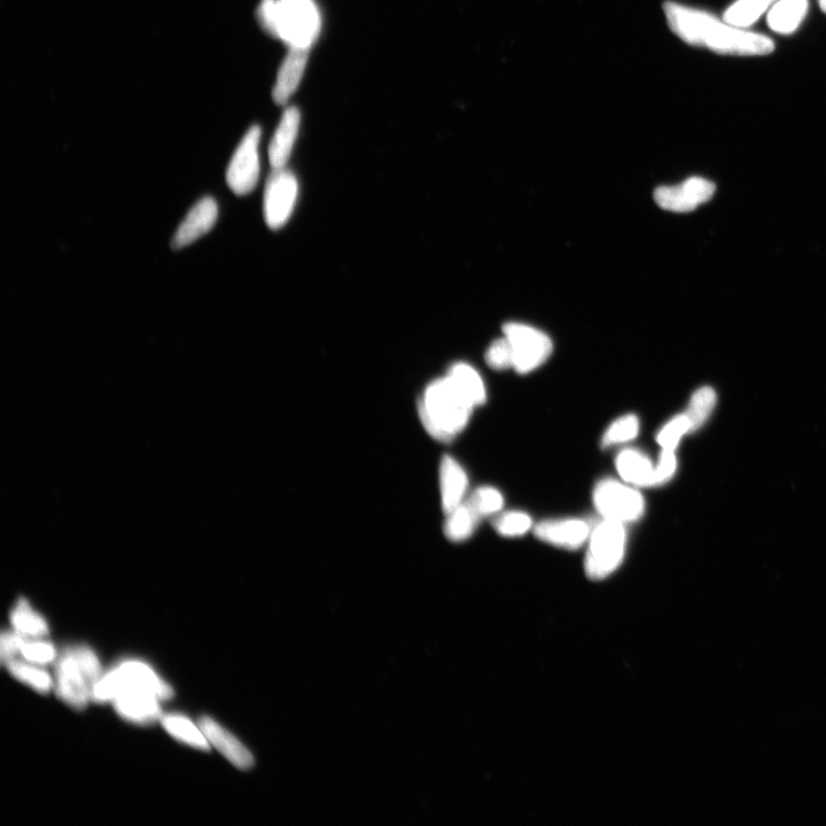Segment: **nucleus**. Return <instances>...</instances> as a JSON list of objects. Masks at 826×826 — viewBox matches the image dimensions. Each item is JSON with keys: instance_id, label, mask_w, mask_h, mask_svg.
<instances>
[{"instance_id": "nucleus-10", "label": "nucleus", "mask_w": 826, "mask_h": 826, "mask_svg": "<svg viewBox=\"0 0 826 826\" xmlns=\"http://www.w3.org/2000/svg\"><path fill=\"white\" fill-rule=\"evenodd\" d=\"M298 193V181L290 170L272 171L264 192V216L269 228L280 229L290 220Z\"/></svg>"}, {"instance_id": "nucleus-27", "label": "nucleus", "mask_w": 826, "mask_h": 826, "mask_svg": "<svg viewBox=\"0 0 826 826\" xmlns=\"http://www.w3.org/2000/svg\"><path fill=\"white\" fill-rule=\"evenodd\" d=\"M638 433H640V419L633 413L622 416L607 428L602 438V447L607 449L635 440Z\"/></svg>"}, {"instance_id": "nucleus-1", "label": "nucleus", "mask_w": 826, "mask_h": 826, "mask_svg": "<svg viewBox=\"0 0 826 826\" xmlns=\"http://www.w3.org/2000/svg\"><path fill=\"white\" fill-rule=\"evenodd\" d=\"M664 10L669 28L690 45L728 56H766L775 50L769 37L731 26L711 13L673 2Z\"/></svg>"}, {"instance_id": "nucleus-7", "label": "nucleus", "mask_w": 826, "mask_h": 826, "mask_svg": "<svg viewBox=\"0 0 826 826\" xmlns=\"http://www.w3.org/2000/svg\"><path fill=\"white\" fill-rule=\"evenodd\" d=\"M592 501L602 519L623 525L640 521L646 509L644 497L636 487L614 479L599 481L592 493Z\"/></svg>"}, {"instance_id": "nucleus-31", "label": "nucleus", "mask_w": 826, "mask_h": 826, "mask_svg": "<svg viewBox=\"0 0 826 826\" xmlns=\"http://www.w3.org/2000/svg\"><path fill=\"white\" fill-rule=\"evenodd\" d=\"M691 431L689 419L685 413L676 416L668 424L661 428L657 435V442L664 450H674L679 446L683 435Z\"/></svg>"}, {"instance_id": "nucleus-4", "label": "nucleus", "mask_w": 826, "mask_h": 826, "mask_svg": "<svg viewBox=\"0 0 826 826\" xmlns=\"http://www.w3.org/2000/svg\"><path fill=\"white\" fill-rule=\"evenodd\" d=\"M628 543L627 525L602 519L592 527L584 570L591 580L609 578L622 565Z\"/></svg>"}, {"instance_id": "nucleus-23", "label": "nucleus", "mask_w": 826, "mask_h": 826, "mask_svg": "<svg viewBox=\"0 0 826 826\" xmlns=\"http://www.w3.org/2000/svg\"><path fill=\"white\" fill-rule=\"evenodd\" d=\"M162 726L170 736L186 745L198 748L201 751H209L210 743L200 726H196L183 715L168 714L161 718Z\"/></svg>"}, {"instance_id": "nucleus-26", "label": "nucleus", "mask_w": 826, "mask_h": 826, "mask_svg": "<svg viewBox=\"0 0 826 826\" xmlns=\"http://www.w3.org/2000/svg\"><path fill=\"white\" fill-rule=\"evenodd\" d=\"M6 666L15 679L29 685L37 692L48 693L53 687L49 673L31 662L14 659Z\"/></svg>"}, {"instance_id": "nucleus-35", "label": "nucleus", "mask_w": 826, "mask_h": 826, "mask_svg": "<svg viewBox=\"0 0 826 826\" xmlns=\"http://www.w3.org/2000/svg\"><path fill=\"white\" fill-rule=\"evenodd\" d=\"M28 637L22 636L13 630H4L2 633V642H0V656L4 665L9 664L15 657L19 656L21 646Z\"/></svg>"}, {"instance_id": "nucleus-16", "label": "nucleus", "mask_w": 826, "mask_h": 826, "mask_svg": "<svg viewBox=\"0 0 826 826\" xmlns=\"http://www.w3.org/2000/svg\"><path fill=\"white\" fill-rule=\"evenodd\" d=\"M301 114L298 108H287L278 124L269 146V160L272 169H282L291 158L296 138L299 135Z\"/></svg>"}, {"instance_id": "nucleus-22", "label": "nucleus", "mask_w": 826, "mask_h": 826, "mask_svg": "<svg viewBox=\"0 0 826 826\" xmlns=\"http://www.w3.org/2000/svg\"><path fill=\"white\" fill-rule=\"evenodd\" d=\"M447 377L475 408L486 403L485 383H483L479 372L473 369L471 365L457 363L451 366Z\"/></svg>"}, {"instance_id": "nucleus-29", "label": "nucleus", "mask_w": 826, "mask_h": 826, "mask_svg": "<svg viewBox=\"0 0 826 826\" xmlns=\"http://www.w3.org/2000/svg\"><path fill=\"white\" fill-rule=\"evenodd\" d=\"M495 531L509 539L521 537L534 529V521L528 513L509 511L500 514L493 522Z\"/></svg>"}, {"instance_id": "nucleus-18", "label": "nucleus", "mask_w": 826, "mask_h": 826, "mask_svg": "<svg viewBox=\"0 0 826 826\" xmlns=\"http://www.w3.org/2000/svg\"><path fill=\"white\" fill-rule=\"evenodd\" d=\"M308 49L291 48L280 67L274 92L275 103L285 105L298 90L309 59Z\"/></svg>"}, {"instance_id": "nucleus-25", "label": "nucleus", "mask_w": 826, "mask_h": 826, "mask_svg": "<svg viewBox=\"0 0 826 826\" xmlns=\"http://www.w3.org/2000/svg\"><path fill=\"white\" fill-rule=\"evenodd\" d=\"M11 622L17 633L28 638H42L49 634V626L27 600L20 599L11 613Z\"/></svg>"}, {"instance_id": "nucleus-32", "label": "nucleus", "mask_w": 826, "mask_h": 826, "mask_svg": "<svg viewBox=\"0 0 826 826\" xmlns=\"http://www.w3.org/2000/svg\"><path fill=\"white\" fill-rule=\"evenodd\" d=\"M20 654L25 661L37 666L51 664L57 658V651L50 642L41 638H27L21 646Z\"/></svg>"}, {"instance_id": "nucleus-37", "label": "nucleus", "mask_w": 826, "mask_h": 826, "mask_svg": "<svg viewBox=\"0 0 826 826\" xmlns=\"http://www.w3.org/2000/svg\"><path fill=\"white\" fill-rule=\"evenodd\" d=\"M818 4H820L821 10L826 14V0H818Z\"/></svg>"}, {"instance_id": "nucleus-6", "label": "nucleus", "mask_w": 826, "mask_h": 826, "mask_svg": "<svg viewBox=\"0 0 826 826\" xmlns=\"http://www.w3.org/2000/svg\"><path fill=\"white\" fill-rule=\"evenodd\" d=\"M322 30V17L315 0H278L272 36L291 48L311 49Z\"/></svg>"}, {"instance_id": "nucleus-34", "label": "nucleus", "mask_w": 826, "mask_h": 826, "mask_svg": "<svg viewBox=\"0 0 826 826\" xmlns=\"http://www.w3.org/2000/svg\"><path fill=\"white\" fill-rule=\"evenodd\" d=\"M677 469V459L674 450H664L659 457V462L654 469L653 486L660 487L672 480Z\"/></svg>"}, {"instance_id": "nucleus-33", "label": "nucleus", "mask_w": 826, "mask_h": 826, "mask_svg": "<svg viewBox=\"0 0 826 826\" xmlns=\"http://www.w3.org/2000/svg\"><path fill=\"white\" fill-rule=\"evenodd\" d=\"M513 349L508 338L497 339L487 350L486 362L496 371L513 369Z\"/></svg>"}, {"instance_id": "nucleus-11", "label": "nucleus", "mask_w": 826, "mask_h": 826, "mask_svg": "<svg viewBox=\"0 0 826 826\" xmlns=\"http://www.w3.org/2000/svg\"><path fill=\"white\" fill-rule=\"evenodd\" d=\"M715 184L703 177H691L676 186H660L654 200L662 209L674 213H689L706 204L714 196Z\"/></svg>"}, {"instance_id": "nucleus-8", "label": "nucleus", "mask_w": 826, "mask_h": 826, "mask_svg": "<svg viewBox=\"0 0 826 826\" xmlns=\"http://www.w3.org/2000/svg\"><path fill=\"white\" fill-rule=\"evenodd\" d=\"M503 332L511 342L513 369L519 374L531 373L549 360L553 345L547 334L519 323L505 324Z\"/></svg>"}, {"instance_id": "nucleus-19", "label": "nucleus", "mask_w": 826, "mask_h": 826, "mask_svg": "<svg viewBox=\"0 0 826 826\" xmlns=\"http://www.w3.org/2000/svg\"><path fill=\"white\" fill-rule=\"evenodd\" d=\"M615 466L623 482L628 485L636 488H652L656 465L642 451L622 450L615 459Z\"/></svg>"}, {"instance_id": "nucleus-3", "label": "nucleus", "mask_w": 826, "mask_h": 826, "mask_svg": "<svg viewBox=\"0 0 826 826\" xmlns=\"http://www.w3.org/2000/svg\"><path fill=\"white\" fill-rule=\"evenodd\" d=\"M100 661L88 646H70L60 654L56 666V693L75 709H84L93 698L101 677Z\"/></svg>"}, {"instance_id": "nucleus-28", "label": "nucleus", "mask_w": 826, "mask_h": 826, "mask_svg": "<svg viewBox=\"0 0 826 826\" xmlns=\"http://www.w3.org/2000/svg\"><path fill=\"white\" fill-rule=\"evenodd\" d=\"M715 403L716 394L711 387L700 388L699 391L693 394L689 409L685 412L692 432L699 430L705 424L715 407Z\"/></svg>"}, {"instance_id": "nucleus-36", "label": "nucleus", "mask_w": 826, "mask_h": 826, "mask_svg": "<svg viewBox=\"0 0 826 826\" xmlns=\"http://www.w3.org/2000/svg\"><path fill=\"white\" fill-rule=\"evenodd\" d=\"M278 0H262L257 9V19L264 30L272 36L275 29Z\"/></svg>"}, {"instance_id": "nucleus-9", "label": "nucleus", "mask_w": 826, "mask_h": 826, "mask_svg": "<svg viewBox=\"0 0 826 826\" xmlns=\"http://www.w3.org/2000/svg\"><path fill=\"white\" fill-rule=\"evenodd\" d=\"M261 135L260 127L249 129L230 161L227 183L238 196L251 193L259 182Z\"/></svg>"}, {"instance_id": "nucleus-12", "label": "nucleus", "mask_w": 826, "mask_h": 826, "mask_svg": "<svg viewBox=\"0 0 826 826\" xmlns=\"http://www.w3.org/2000/svg\"><path fill=\"white\" fill-rule=\"evenodd\" d=\"M592 527L594 526L584 519H548L534 526V534L537 539L552 547L578 550L588 543Z\"/></svg>"}, {"instance_id": "nucleus-15", "label": "nucleus", "mask_w": 826, "mask_h": 826, "mask_svg": "<svg viewBox=\"0 0 826 826\" xmlns=\"http://www.w3.org/2000/svg\"><path fill=\"white\" fill-rule=\"evenodd\" d=\"M199 726L204 731L210 745L220 751L233 766L239 769H249L254 766L252 753L220 724L204 716L200 719Z\"/></svg>"}, {"instance_id": "nucleus-24", "label": "nucleus", "mask_w": 826, "mask_h": 826, "mask_svg": "<svg viewBox=\"0 0 826 826\" xmlns=\"http://www.w3.org/2000/svg\"><path fill=\"white\" fill-rule=\"evenodd\" d=\"M775 2L776 0H737L724 12L723 20L731 26L746 29L753 26Z\"/></svg>"}, {"instance_id": "nucleus-2", "label": "nucleus", "mask_w": 826, "mask_h": 826, "mask_svg": "<svg viewBox=\"0 0 826 826\" xmlns=\"http://www.w3.org/2000/svg\"><path fill=\"white\" fill-rule=\"evenodd\" d=\"M474 405L448 377L433 381L419 402V416L434 439L449 442L469 425Z\"/></svg>"}, {"instance_id": "nucleus-14", "label": "nucleus", "mask_w": 826, "mask_h": 826, "mask_svg": "<svg viewBox=\"0 0 826 826\" xmlns=\"http://www.w3.org/2000/svg\"><path fill=\"white\" fill-rule=\"evenodd\" d=\"M160 700L153 691L135 690L122 693L112 703L121 718L136 724H148L162 718Z\"/></svg>"}, {"instance_id": "nucleus-21", "label": "nucleus", "mask_w": 826, "mask_h": 826, "mask_svg": "<svg viewBox=\"0 0 826 826\" xmlns=\"http://www.w3.org/2000/svg\"><path fill=\"white\" fill-rule=\"evenodd\" d=\"M447 516L444 534L453 542H463L470 539L483 519L469 501V498H466L458 508L447 514Z\"/></svg>"}, {"instance_id": "nucleus-20", "label": "nucleus", "mask_w": 826, "mask_h": 826, "mask_svg": "<svg viewBox=\"0 0 826 826\" xmlns=\"http://www.w3.org/2000/svg\"><path fill=\"white\" fill-rule=\"evenodd\" d=\"M808 6V0H776L768 11L769 28L777 34H793L805 20Z\"/></svg>"}, {"instance_id": "nucleus-17", "label": "nucleus", "mask_w": 826, "mask_h": 826, "mask_svg": "<svg viewBox=\"0 0 826 826\" xmlns=\"http://www.w3.org/2000/svg\"><path fill=\"white\" fill-rule=\"evenodd\" d=\"M440 483L442 509L449 514L466 500L469 477L455 458L444 456L440 466Z\"/></svg>"}, {"instance_id": "nucleus-30", "label": "nucleus", "mask_w": 826, "mask_h": 826, "mask_svg": "<svg viewBox=\"0 0 826 826\" xmlns=\"http://www.w3.org/2000/svg\"><path fill=\"white\" fill-rule=\"evenodd\" d=\"M469 501L483 518L494 516L504 508V497L493 487H480L469 497Z\"/></svg>"}, {"instance_id": "nucleus-5", "label": "nucleus", "mask_w": 826, "mask_h": 826, "mask_svg": "<svg viewBox=\"0 0 826 826\" xmlns=\"http://www.w3.org/2000/svg\"><path fill=\"white\" fill-rule=\"evenodd\" d=\"M150 690L166 700L174 695L170 685L154 670L138 660H126L101 677L93 692V701L109 703L124 692Z\"/></svg>"}, {"instance_id": "nucleus-13", "label": "nucleus", "mask_w": 826, "mask_h": 826, "mask_svg": "<svg viewBox=\"0 0 826 826\" xmlns=\"http://www.w3.org/2000/svg\"><path fill=\"white\" fill-rule=\"evenodd\" d=\"M218 217V207L213 198H204L186 215L177 229L171 247L181 249L191 245L214 228Z\"/></svg>"}]
</instances>
